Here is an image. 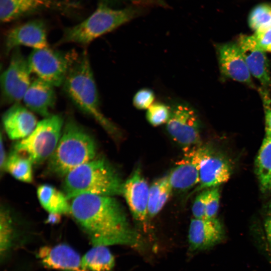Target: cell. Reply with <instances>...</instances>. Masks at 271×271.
<instances>
[{
    "instance_id": "obj_22",
    "label": "cell",
    "mask_w": 271,
    "mask_h": 271,
    "mask_svg": "<svg viewBox=\"0 0 271 271\" xmlns=\"http://www.w3.org/2000/svg\"><path fill=\"white\" fill-rule=\"evenodd\" d=\"M255 172L261 191H271V138L265 137L255 160Z\"/></svg>"
},
{
    "instance_id": "obj_23",
    "label": "cell",
    "mask_w": 271,
    "mask_h": 271,
    "mask_svg": "<svg viewBox=\"0 0 271 271\" xmlns=\"http://www.w3.org/2000/svg\"><path fill=\"white\" fill-rule=\"evenodd\" d=\"M82 265L87 271H110L115 264V259L105 246H93L82 257Z\"/></svg>"
},
{
    "instance_id": "obj_35",
    "label": "cell",
    "mask_w": 271,
    "mask_h": 271,
    "mask_svg": "<svg viewBox=\"0 0 271 271\" xmlns=\"http://www.w3.org/2000/svg\"><path fill=\"white\" fill-rule=\"evenodd\" d=\"M0 144V169L1 171L2 172L3 170H5V166L7 158H6V154L2 133L1 134Z\"/></svg>"
},
{
    "instance_id": "obj_12",
    "label": "cell",
    "mask_w": 271,
    "mask_h": 271,
    "mask_svg": "<svg viewBox=\"0 0 271 271\" xmlns=\"http://www.w3.org/2000/svg\"><path fill=\"white\" fill-rule=\"evenodd\" d=\"M232 167L223 154L207 147L201 162L199 182L195 191L218 187L230 179Z\"/></svg>"
},
{
    "instance_id": "obj_5",
    "label": "cell",
    "mask_w": 271,
    "mask_h": 271,
    "mask_svg": "<svg viewBox=\"0 0 271 271\" xmlns=\"http://www.w3.org/2000/svg\"><path fill=\"white\" fill-rule=\"evenodd\" d=\"M144 11L141 6L114 9L100 3L94 12L82 22L65 28L56 44L71 43L87 45L98 37L140 16Z\"/></svg>"
},
{
    "instance_id": "obj_8",
    "label": "cell",
    "mask_w": 271,
    "mask_h": 271,
    "mask_svg": "<svg viewBox=\"0 0 271 271\" xmlns=\"http://www.w3.org/2000/svg\"><path fill=\"white\" fill-rule=\"evenodd\" d=\"M170 106L171 114L166 128L171 138L185 152L201 146L200 121L195 109L182 101H175Z\"/></svg>"
},
{
    "instance_id": "obj_28",
    "label": "cell",
    "mask_w": 271,
    "mask_h": 271,
    "mask_svg": "<svg viewBox=\"0 0 271 271\" xmlns=\"http://www.w3.org/2000/svg\"><path fill=\"white\" fill-rule=\"evenodd\" d=\"M171 114L170 106L163 102H154L146 112L148 122L154 126H158L168 122Z\"/></svg>"
},
{
    "instance_id": "obj_30",
    "label": "cell",
    "mask_w": 271,
    "mask_h": 271,
    "mask_svg": "<svg viewBox=\"0 0 271 271\" xmlns=\"http://www.w3.org/2000/svg\"><path fill=\"white\" fill-rule=\"evenodd\" d=\"M220 197V191L218 187L210 189L206 203L205 218H216L219 207Z\"/></svg>"
},
{
    "instance_id": "obj_9",
    "label": "cell",
    "mask_w": 271,
    "mask_h": 271,
    "mask_svg": "<svg viewBox=\"0 0 271 271\" xmlns=\"http://www.w3.org/2000/svg\"><path fill=\"white\" fill-rule=\"evenodd\" d=\"M11 53L8 67L1 76V100L4 104L20 103L32 82L28 58L19 47Z\"/></svg>"
},
{
    "instance_id": "obj_25",
    "label": "cell",
    "mask_w": 271,
    "mask_h": 271,
    "mask_svg": "<svg viewBox=\"0 0 271 271\" xmlns=\"http://www.w3.org/2000/svg\"><path fill=\"white\" fill-rule=\"evenodd\" d=\"M33 164L27 157L13 150L7 159L5 170L16 179L30 183L33 180Z\"/></svg>"
},
{
    "instance_id": "obj_3",
    "label": "cell",
    "mask_w": 271,
    "mask_h": 271,
    "mask_svg": "<svg viewBox=\"0 0 271 271\" xmlns=\"http://www.w3.org/2000/svg\"><path fill=\"white\" fill-rule=\"evenodd\" d=\"M96 147L92 136L73 118H68L57 146L49 159L48 171L56 176H65L78 166L93 160Z\"/></svg>"
},
{
    "instance_id": "obj_14",
    "label": "cell",
    "mask_w": 271,
    "mask_h": 271,
    "mask_svg": "<svg viewBox=\"0 0 271 271\" xmlns=\"http://www.w3.org/2000/svg\"><path fill=\"white\" fill-rule=\"evenodd\" d=\"M69 6L61 0H0V19L9 23L45 10L65 11Z\"/></svg>"
},
{
    "instance_id": "obj_18",
    "label": "cell",
    "mask_w": 271,
    "mask_h": 271,
    "mask_svg": "<svg viewBox=\"0 0 271 271\" xmlns=\"http://www.w3.org/2000/svg\"><path fill=\"white\" fill-rule=\"evenodd\" d=\"M217 50L222 74L233 80L253 87L251 74L237 44H223L218 46Z\"/></svg>"
},
{
    "instance_id": "obj_24",
    "label": "cell",
    "mask_w": 271,
    "mask_h": 271,
    "mask_svg": "<svg viewBox=\"0 0 271 271\" xmlns=\"http://www.w3.org/2000/svg\"><path fill=\"white\" fill-rule=\"evenodd\" d=\"M173 189L168 175L156 180L150 186L149 194L148 216L158 214L168 202Z\"/></svg>"
},
{
    "instance_id": "obj_1",
    "label": "cell",
    "mask_w": 271,
    "mask_h": 271,
    "mask_svg": "<svg viewBox=\"0 0 271 271\" xmlns=\"http://www.w3.org/2000/svg\"><path fill=\"white\" fill-rule=\"evenodd\" d=\"M70 214L93 246L142 244L119 202L112 196L83 194L71 199Z\"/></svg>"
},
{
    "instance_id": "obj_29",
    "label": "cell",
    "mask_w": 271,
    "mask_h": 271,
    "mask_svg": "<svg viewBox=\"0 0 271 271\" xmlns=\"http://www.w3.org/2000/svg\"><path fill=\"white\" fill-rule=\"evenodd\" d=\"M155 94L149 88H143L138 90L132 98V104L139 110H147L154 102Z\"/></svg>"
},
{
    "instance_id": "obj_16",
    "label": "cell",
    "mask_w": 271,
    "mask_h": 271,
    "mask_svg": "<svg viewBox=\"0 0 271 271\" xmlns=\"http://www.w3.org/2000/svg\"><path fill=\"white\" fill-rule=\"evenodd\" d=\"M252 76L266 88H271L269 65L265 51L257 44L253 35L240 36L236 43Z\"/></svg>"
},
{
    "instance_id": "obj_17",
    "label": "cell",
    "mask_w": 271,
    "mask_h": 271,
    "mask_svg": "<svg viewBox=\"0 0 271 271\" xmlns=\"http://www.w3.org/2000/svg\"><path fill=\"white\" fill-rule=\"evenodd\" d=\"M37 257L45 267L62 271H87L82 266L79 254L64 244L40 248Z\"/></svg>"
},
{
    "instance_id": "obj_6",
    "label": "cell",
    "mask_w": 271,
    "mask_h": 271,
    "mask_svg": "<svg viewBox=\"0 0 271 271\" xmlns=\"http://www.w3.org/2000/svg\"><path fill=\"white\" fill-rule=\"evenodd\" d=\"M64 121L59 114H53L39 122L32 132L19 140L13 150L26 156L33 164L50 158L61 136Z\"/></svg>"
},
{
    "instance_id": "obj_36",
    "label": "cell",
    "mask_w": 271,
    "mask_h": 271,
    "mask_svg": "<svg viewBox=\"0 0 271 271\" xmlns=\"http://www.w3.org/2000/svg\"><path fill=\"white\" fill-rule=\"evenodd\" d=\"M60 217V215L55 213H49L48 221L51 223L56 222Z\"/></svg>"
},
{
    "instance_id": "obj_26",
    "label": "cell",
    "mask_w": 271,
    "mask_h": 271,
    "mask_svg": "<svg viewBox=\"0 0 271 271\" xmlns=\"http://www.w3.org/2000/svg\"><path fill=\"white\" fill-rule=\"evenodd\" d=\"M13 226L8 210L1 208L0 215V251L1 258L5 257L11 248L13 238Z\"/></svg>"
},
{
    "instance_id": "obj_2",
    "label": "cell",
    "mask_w": 271,
    "mask_h": 271,
    "mask_svg": "<svg viewBox=\"0 0 271 271\" xmlns=\"http://www.w3.org/2000/svg\"><path fill=\"white\" fill-rule=\"evenodd\" d=\"M63 86L66 94L81 112L93 118L110 134L117 135V127L100 109L98 90L86 50L73 62Z\"/></svg>"
},
{
    "instance_id": "obj_11",
    "label": "cell",
    "mask_w": 271,
    "mask_h": 271,
    "mask_svg": "<svg viewBox=\"0 0 271 271\" xmlns=\"http://www.w3.org/2000/svg\"><path fill=\"white\" fill-rule=\"evenodd\" d=\"M207 148L200 146L185 152L168 175L173 189L185 191L198 184L200 164Z\"/></svg>"
},
{
    "instance_id": "obj_13",
    "label": "cell",
    "mask_w": 271,
    "mask_h": 271,
    "mask_svg": "<svg viewBox=\"0 0 271 271\" xmlns=\"http://www.w3.org/2000/svg\"><path fill=\"white\" fill-rule=\"evenodd\" d=\"M150 186L140 168H137L123 183L122 194L133 218L145 223L148 216Z\"/></svg>"
},
{
    "instance_id": "obj_15",
    "label": "cell",
    "mask_w": 271,
    "mask_h": 271,
    "mask_svg": "<svg viewBox=\"0 0 271 271\" xmlns=\"http://www.w3.org/2000/svg\"><path fill=\"white\" fill-rule=\"evenodd\" d=\"M225 233L220 221L216 218L191 219L188 231V242L191 251L208 249L220 243Z\"/></svg>"
},
{
    "instance_id": "obj_27",
    "label": "cell",
    "mask_w": 271,
    "mask_h": 271,
    "mask_svg": "<svg viewBox=\"0 0 271 271\" xmlns=\"http://www.w3.org/2000/svg\"><path fill=\"white\" fill-rule=\"evenodd\" d=\"M250 27L255 32L264 31L271 27V7L261 5L255 8L249 17Z\"/></svg>"
},
{
    "instance_id": "obj_33",
    "label": "cell",
    "mask_w": 271,
    "mask_h": 271,
    "mask_svg": "<svg viewBox=\"0 0 271 271\" xmlns=\"http://www.w3.org/2000/svg\"><path fill=\"white\" fill-rule=\"evenodd\" d=\"M253 36L262 50L271 52V27L262 32H255Z\"/></svg>"
},
{
    "instance_id": "obj_10",
    "label": "cell",
    "mask_w": 271,
    "mask_h": 271,
    "mask_svg": "<svg viewBox=\"0 0 271 271\" xmlns=\"http://www.w3.org/2000/svg\"><path fill=\"white\" fill-rule=\"evenodd\" d=\"M21 46L34 49L49 47L47 27L43 20H31L8 31L5 40L6 54H9Z\"/></svg>"
},
{
    "instance_id": "obj_32",
    "label": "cell",
    "mask_w": 271,
    "mask_h": 271,
    "mask_svg": "<svg viewBox=\"0 0 271 271\" xmlns=\"http://www.w3.org/2000/svg\"><path fill=\"white\" fill-rule=\"evenodd\" d=\"M266 90L261 89V94L265 111V137L271 138V98Z\"/></svg>"
},
{
    "instance_id": "obj_20",
    "label": "cell",
    "mask_w": 271,
    "mask_h": 271,
    "mask_svg": "<svg viewBox=\"0 0 271 271\" xmlns=\"http://www.w3.org/2000/svg\"><path fill=\"white\" fill-rule=\"evenodd\" d=\"M56 99L54 86L37 78L31 82L23 100L30 111L46 118L51 115Z\"/></svg>"
},
{
    "instance_id": "obj_31",
    "label": "cell",
    "mask_w": 271,
    "mask_h": 271,
    "mask_svg": "<svg viewBox=\"0 0 271 271\" xmlns=\"http://www.w3.org/2000/svg\"><path fill=\"white\" fill-rule=\"evenodd\" d=\"M209 192L210 189H205L196 196L192 207L194 218H205L206 203Z\"/></svg>"
},
{
    "instance_id": "obj_19",
    "label": "cell",
    "mask_w": 271,
    "mask_h": 271,
    "mask_svg": "<svg viewBox=\"0 0 271 271\" xmlns=\"http://www.w3.org/2000/svg\"><path fill=\"white\" fill-rule=\"evenodd\" d=\"M4 128L12 140H22L30 135L38 122L35 115L20 103L13 104L3 114Z\"/></svg>"
},
{
    "instance_id": "obj_21",
    "label": "cell",
    "mask_w": 271,
    "mask_h": 271,
    "mask_svg": "<svg viewBox=\"0 0 271 271\" xmlns=\"http://www.w3.org/2000/svg\"><path fill=\"white\" fill-rule=\"evenodd\" d=\"M37 196L42 206L49 213L60 215L71 212L70 204L65 194L49 184L40 185Z\"/></svg>"
},
{
    "instance_id": "obj_4",
    "label": "cell",
    "mask_w": 271,
    "mask_h": 271,
    "mask_svg": "<svg viewBox=\"0 0 271 271\" xmlns=\"http://www.w3.org/2000/svg\"><path fill=\"white\" fill-rule=\"evenodd\" d=\"M123 183L103 159H94L68 173L63 182L68 199L83 194L113 196L121 195Z\"/></svg>"
},
{
    "instance_id": "obj_34",
    "label": "cell",
    "mask_w": 271,
    "mask_h": 271,
    "mask_svg": "<svg viewBox=\"0 0 271 271\" xmlns=\"http://www.w3.org/2000/svg\"><path fill=\"white\" fill-rule=\"evenodd\" d=\"M269 214L265 219L264 229L269 246L271 249V202L269 205Z\"/></svg>"
},
{
    "instance_id": "obj_7",
    "label": "cell",
    "mask_w": 271,
    "mask_h": 271,
    "mask_svg": "<svg viewBox=\"0 0 271 271\" xmlns=\"http://www.w3.org/2000/svg\"><path fill=\"white\" fill-rule=\"evenodd\" d=\"M78 54L47 47L34 49L28 60L32 73L53 86L63 85Z\"/></svg>"
}]
</instances>
